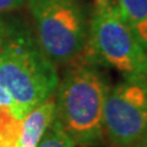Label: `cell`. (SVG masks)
I'll return each instance as SVG.
<instances>
[{
  "mask_svg": "<svg viewBox=\"0 0 147 147\" xmlns=\"http://www.w3.org/2000/svg\"><path fill=\"white\" fill-rule=\"evenodd\" d=\"M104 139L113 147L147 142V79H126L109 88L103 108Z\"/></svg>",
  "mask_w": 147,
  "mask_h": 147,
  "instance_id": "5b68a950",
  "label": "cell"
},
{
  "mask_svg": "<svg viewBox=\"0 0 147 147\" xmlns=\"http://www.w3.org/2000/svg\"><path fill=\"white\" fill-rule=\"evenodd\" d=\"M37 147H75V145L54 118Z\"/></svg>",
  "mask_w": 147,
  "mask_h": 147,
  "instance_id": "ba28073f",
  "label": "cell"
},
{
  "mask_svg": "<svg viewBox=\"0 0 147 147\" xmlns=\"http://www.w3.org/2000/svg\"><path fill=\"white\" fill-rule=\"evenodd\" d=\"M84 53L92 64L113 67L125 79H147V49L123 18L117 1L96 6Z\"/></svg>",
  "mask_w": 147,
  "mask_h": 147,
  "instance_id": "3957f363",
  "label": "cell"
},
{
  "mask_svg": "<svg viewBox=\"0 0 147 147\" xmlns=\"http://www.w3.org/2000/svg\"><path fill=\"white\" fill-rule=\"evenodd\" d=\"M140 147H147V142H146V144H145V145H142V146H140Z\"/></svg>",
  "mask_w": 147,
  "mask_h": 147,
  "instance_id": "7c38bea8",
  "label": "cell"
},
{
  "mask_svg": "<svg viewBox=\"0 0 147 147\" xmlns=\"http://www.w3.org/2000/svg\"><path fill=\"white\" fill-rule=\"evenodd\" d=\"M55 118V100L50 97L21 120L16 147H37Z\"/></svg>",
  "mask_w": 147,
  "mask_h": 147,
  "instance_id": "8992f818",
  "label": "cell"
},
{
  "mask_svg": "<svg viewBox=\"0 0 147 147\" xmlns=\"http://www.w3.org/2000/svg\"><path fill=\"white\" fill-rule=\"evenodd\" d=\"M59 79L54 64L25 36L0 43V88L11 100L10 112L22 120L53 96Z\"/></svg>",
  "mask_w": 147,
  "mask_h": 147,
  "instance_id": "6da1fadb",
  "label": "cell"
},
{
  "mask_svg": "<svg viewBox=\"0 0 147 147\" xmlns=\"http://www.w3.org/2000/svg\"><path fill=\"white\" fill-rule=\"evenodd\" d=\"M0 107H6L9 109H10V107H11L10 98H9V96L1 88H0Z\"/></svg>",
  "mask_w": 147,
  "mask_h": 147,
  "instance_id": "30bf717a",
  "label": "cell"
},
{
  "mask_svg": "<svg viewBox=\"0 0 147 147\" xmlns=\"http://www.w3.org/2000/svg\"><path fill=\"white\" fill-rule=\"evenodd\" d=\"M27 0H0V12L11 11L21 7Z\"/></svg>",
  "mask_w": 147,
  "mask_h": 147,
  "instance_id": "9c48e42d",
  "label": "cell"
},
{
  "mask_svg": "<svg viewBox=\"0 0 147 147\" xmlns=\"http://www.w3.org/2000/svg\"><path fill=\"white\" fill-rule=\"evenodd\" d=\"M39 48L52 61L70 63L84 53L88 36L80 0H27Z\"/></svg>",
  "mask_w": 147,
  "mask_h": 147,
  "instance_id": "277c9868",
  "label": "cell"
},
{
  "mask_svg": "<svg viewBox=\"0 0 147 147\" xmlns=\"http://www.w3.org/2000/svg\"><path fill=\"white\" fill-rule=\"evenodd\" d=\"M109 88L93 66L72 69L58 85L55 120L74 145L92 147L103 142V108Z\"/></svg>",
  "mask_w": 147,
  "mask_h": 147,
  "instance_id": "7a4b0ae2",
  "label": "cell"
},
{
  "mask_svg": "<svg viewBox=\"0 0 147 147\" xmlns=\"http://www.w3.org/2000/svg\"><path fill=\"white\" fill-rule=\"evenodd\" d=\"M115 1L117 0H94V4L96 6H98V5H105V4H112Z\"/></svg>",
  "mask_w": 147,
  "mask_h": 147,
  "instance_id": "8fae6325",
  "label": "cell"
},
{
  "mask_svg": "<svg viewBox=\"0 0 147 147\" xmlns=\"http://www.w3.org/2000/svg\"><path fill=\"white\" fill-rule=\"evenodd\" d=\"M117 4L127 26L147 49V0H117Z\"/></svg>",
  "mask_w": 147,
  "mask_h": 147,
  "instance_id": "52a82bcc",
  "label": "cell"
}]
</instances>
